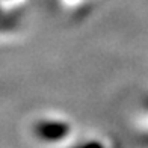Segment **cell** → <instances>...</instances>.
I'll return each mask as SVG.
<instances>
[{
    "mask_svg": "<svg viewBox=\"0 0 148 148\" xmlns=\"http://www.w3.org/2000/svg\"><path fill=\"white\" fill-rule=\"evenodd\" d=\"M66 132L68 127L62 123H42L38 127V134L44 140H59L65 136Z\"/></svg>",
    "mask_w": 148,
    "mask_h": 148,
    "instance_id": "1",
    "label": "cell"
}]
</instances>
